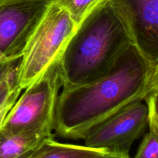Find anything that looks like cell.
Here are the masks:
<instances>
[{"label": "cell", "mask_w": 158, "mask_h": 158, "mask_svg": "<svg viewBox=\"0 0 158 158\" xmlns=\"http://www.w3.org/2000/svg\"><path fill=\"white\" fill-rule=\"evenodd\" d=\"M158 90V64L131 45L114 67L92 82L63 88L56 109L54 137L83 140L96 125Z\"/></svg>", "instance_id": "1"}, {"label": "cell", "mask_w": 158, "mask_h": 158, "mask_svg": "<svg viewBox=\"0 0 158 158\" xmlns=\"http://www.w3.org/2000/svg\"><path fill=\"white\" fill-rule=\"evenodd\" d=\"M133 44L124 22L107 0L90 11L58 60L64 89L92 82L109 72Z\"/></svg>", "instance_id": "2"}, {"label": "cell", "mask_w": 158, "mask_h": 158, "mask_svg": "<svg viewBox=\"0 0 158 158\" xmlns=\"http://www.w3.org/2000/svg\"><path fill=\"white\" fill-rule=\"evenodd\" d=\"M77 26L69 14L53 0L22 52L17 75L22 90L60 59Z\"/></svg>", "instance_id": "3"}, {"label": "cell", "mask_w": 158, "mask_h": 158, "mask_svg": "<svg viewBox=\"0 0 158 158\" xmlns=\"http://www.w3.org/2000/svg\"><path fill=\"white\" fill-rule=\"evenodd\" d=\"M62 86L58 60L25 89L3 120L9 134L35 133L54 137L56 109Z\"/></svg>", "instance_id": "4"}, {"label": "cell", "mask_w": 158, "mask_h": 158, "mask_svg": "<svg viewBox=\"0 0 158 158\" xmlns=\"http://www.w3.org/2000/svg\"><path fill=\"white\" fill-rule=\"evenodd\" d=\"M144 101L131 103L96 125L84 137V145L128 155L131 146L148 127V106Z\"/></svg>", "instance_id": "5"}, {"label": "cell", "mask_w": 158, "mask_h": 158, "mask_svg": "<svg viewBox=\"0 0 158 158\" xmlns=\"http://www.w3.org/2000/svg\"><path fill=\"white\" fill-rule=\"evenodd\" d=\"M53 0H0V52L20 58L34 29Z\"/></svg>", "instance_id": "6"}, {"label": "cell", "mask_w": 158, "mask_h": 158, "mask_svg": "<svg viewBox=\"0 0 158 158\" xmlns=\"http://www.w3.org/2000/svg\"><path fill=\"white\" fill-rule=\"evenodd\" d=\"M124 22L133 44L158 64V0H107Z\"/></svg>", "instance_id": "7"}, {"label": "cell", "mask_w": 158, "mask_h": 158, "mask_svg": "<svg viewBox=\"0 0 158 158\" xmlns=\"http://www.w3.org/2000/svg\"><path fill=\"white\" fill-rule=\"evenodd\" d=\"M114 153L85 145L63 143L46 139L27 158H111Z\"/></svg>", "instance_id": "8"}, {"label": "cell", "mask_w": 158, "mask_h": 158, "mask_svg": "<svg viewBox=\"0 0 158 158\" xmlns=\"http://www.w3.org/2000/svg\"><path fill=\"white\" fill-rule=\"evenodd\" d=\"M50 137L35 133L9 134L0 129V158H27Z\"/></svg>", "instance_id": "9"}, {"label": "cell", "mask_w": 158, "mask_h": 158, "mask_svg": "<svg viewBox=\"0 0 158 158\" xmlns=\"http://www.w3.org/2000/svg\"><path fill=\"white\" fill-rule=\"evenodd\" d=\"M20 58L0 60V106L12 99H17L22 89L18 85Z\"/></svg>", "instance_id": "10"}, {"label": "cell", "mask_w": 158, "mask_h": 158, "mask_svg": "<svg viewBox=\"0 0 158 158\" xmlns=\"http://www.w3.org/2000/svg\"><path fill=\"white\" fill-rule=\"evenodd\" d=\"M65 9L77 25L92 9L105 0H54Z\"/></svg>", "instance_id": "11"}, {"label": "cell", "mask_w": 158, "mask_h": 158, "mask_svg": "<svg viewBox=\"0 0 158 158\" xmlns=\"http://www.w3.org/2000/svg\"><path fill=\"white\" fill-rule=\"evenodd\" d=\"M134 158H158V131L149 129Z\"/></svg>", "instance_id": "12"}, {"label": "cell", "mask_w": 158, "mask_h": 158, "mask_svg": "<svg viewBox=\"0 0 158 158\" xmlns=\"http://www.w3.org/2000/svg\"><path fill=\"white\" fill-rule=\"evenodd\" d=\"M157 93L155 90L151 93L144 102L148 106V129L158 131V114H157Z\"/></svg>", "instance_id": "13"}, {"label": "cell", "mask_w": 158, "mask_h": 158, "mask_svg": "<svg viewBox=\"0 0 158 158\" xmlns=\"http://www.w3.org/2000/svg\"><path fill=\"white\" fill-rule=\"evenodd\" d=\"M17 99H12V100L6 102V103H5V104H3L2 106H0V129H1L2 126L3 120H4L5 117L7 115L8 112H9V110L11 109V107H12V106H13L14 103H15Z\"/></svg>", "instance_id": "14"}, {"label": "cell", "mask_w": 158, "mask_h": 158, "mask_svg": "<svg viewBox=\"0 0 158 158\" xmlns=\"http://www.w3.org/2000/svg\"><path fill=\"white\" fill-rule=\"evenodd\" d=\"M111 158H131L130 157L129 154L126 155V154H115Z\"/></svg>", "instance_id": "15"}]
</instances>
